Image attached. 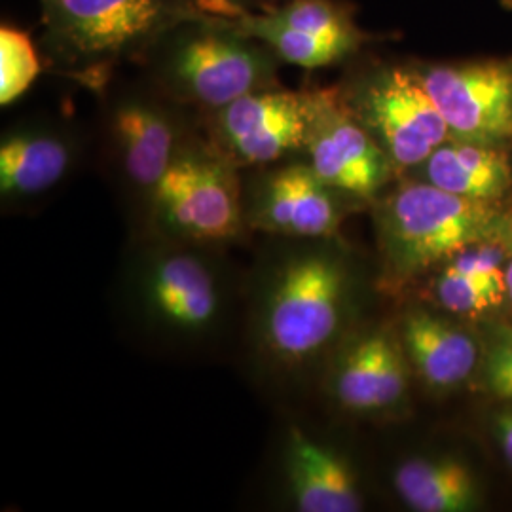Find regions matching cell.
I'll return each mask as SVG.
<instances>
[{
	"mask_svg": "<svg viewBox=\"0 0 512 512\" xmlns=\"http://www.w3.org/2000/svg\"><path fill=\"white\" fill-rule=\"evenodd\" d=\"M40 52L65 78L101 92L126 63H141L169 27L205 14L192 0H38Z\"/></svg>",
	"mask_w": 512,
	"mask_h": 512,
	"instance_id": "1",
	"label": "cell"
},
{
	"mask_svg": "<svg viewBox=\"0 0 512 512\" xmlns=\"http://www.w3.org/2000/svg\"><path fill=\"white\" fill-rule=\"evenodd\" d=\"M139 65L167 97L205 116L247 93L279 86L281 61L234 19L196 14L169 27Z\"/></svg>",
	"mask_w": 512,
	"mask_h": 512,
	"instance_id": "2",
	"label": "cell"
},
{
	"mask_svg": "<svg viewBox=\"0 0 512 512\" xmlns=\"http://www.w3.org/2000/svg\"><path fill=\"white\" fill-rule=\"evenodd\" d=\"M376 222L387 289H401L469 245L512 230L501 203L456 196L414 177L385 196Z\"/></svg>",
	"mask_w": 512,
	"mask_h": 512,
	"instance_id": "3",
	"label": "cell"
},
{
	"mask_svg": "<svg viewBox=\"0 0 512 512\" xmlns=\"http://www.w3.org/2000/svg\"><path fill=\"white\" fill-rule=\"evenodd\" d=\"M349 275L329 251H302L283 260L270 279L260 332L281 363L300 365L319 355L342 329Z\"/></svg>",
	"mask_w": 512,
	"mask_h": 512,
	"instance_id": "4",
	"label": "cell"
},
{
	"mask_svg": "<svg viewBox=\"0 0 512 512\" xmlns=\"http://www.w3.org/2000/svg\"><path fill=\"white\" fill-rule=\"evenodd\" d=\"M338 90L349 112L384 148L399 175L414 171L452 139L410 63H370L349 74Z\"/></svg>",
	"mask_w": 512,
	"mask_h": 512,
	"instance_id": "5",
	"label": "cell"
},
{
	"mask_svg": "<svg viewBox=\"0 0 512 512\" xmlns=\"http://www.w3.org/2000/svg\"><path fill=\"white\" fill-rule=\"evenodd\" d=\"M103 131L110 160L122 179L152 196L184 145L196 135L200 116L158 90L147 76L101 90Z\"/></svg>",
	"mask_w": 512,
	"mask_h": 512,
	"instance_id": "6",
	"label": "cell"
},
{
	"mask_svg": "<svg viewBox=\"0 0 512 512\" xmlns=\"http://www.w3.org/2000/svg\"><path fill=\"white\" fill-rule=\"evenodd\" d=\"M238 169L196 133L150 196L160 224L188 243L236 238L247 222Z\"/></svg>",
	"mask_w": 512,
	"mask_h": 512,
	"instance_id": "7",
	"label": "cell"
},
{
	"mask_svg": "<svg viewBox=\"0 0 512 512\" xmlns=\"http://www.w3.org/2000/svg\"><path fill=\"white\" fill-rule=\"evenodd\" d=\"M319 97L321 88L287 90L274 86L247 93L202 116L203 133L239 169L300 158Z\"/></svg>",
	"mask_w": 512,
	"mask_h": 512,
	"instance_id": "8",
	"label": "cell"
},
{
	"mask_svg": "<svg viewBox=\"0 0 512 512\" xmlns=\"http://www.w3.org/2000/svg\"><path fill=\"white\" fill-rule=\"evenodd\" d=\"M410 65L454 139L512 148V57Z\"/></svg>",
	"mask_w": 512,
	"mask_h": 512,
	"instance_id": "9",
	"label": "cell"
},
{
	"mask_svg": "<svg viewBox=\"0 0 512 512\" xmlns=\"http://www.w3.org/2000/svg\"><path fill=\"white\" fill-rule=\"evenodd\" d=\"M236 23L281 63L306 71L344 63L372 40L336 0H285L264 12L251 10Z\"/></svg>",
	"mask_w": 512,
	"mask_h": 512,
	"instance_id": "10",
	"label": "cell"
},
{
	"mask_svg": "<svg viewBox=\"0 0 512 512\" xmlns=\"http://www.w3.org/2000/svg\"><path fill=\"white\" fill-rule=\"evenodd\" d=\"M344 200L374 202L399 171L370 131L344 105L338 86L321 88L300 156Z\"/></svg>",
	"mask_w": 512,
	"mask_h": 512,
	"instance_id": "11",
	"label": "cell"
},
{
	"mask_svg": "<svg viewBox=\"0 0 512 512\" xmlns=\"http://www.w3.org/2000/svg\"><path fill=\"white\" fill-rule=\"evenodd\" d=\"M137 275V296L150 323L173 336H205L220 321L224 291L215 268L179 247L154 251Z\"/></svg>",
	"mask_w": 512,
	"mask_h": 512,
	"instance_id": "12",
	"label": "cell"
},
{
	"mask_svg": "<svg viewBox=\"0 0 512 512\" xmlns=\"http://www.w3.org/2000/svg\"><path fill=\"white\" fill-rule=\"evenodd\" d=\"M245 220L262 232L293 239H329L344 219V198L302 158L256 167Z\"/></svg>",
	"mask_w": 512,
	"mask_h": 512,
	"instance_id": "13",
	"label": "cell"
},
{
	"mask_svg": "<svg viewBox=\"0 0 512 512\" xmlns=\"http://www.w3.org/2000/svg\"><path fill=\"white\" fill-rule=\"evenodd\" d=\"M80 141L73 129L55 120L23 122L0 143V192L8 200L37 198L73 171Z\"/></svg>",
	"mask_w": 512,
	"mask_h": 512,
	"instance_id": "14",
	"label": "cell"
},
{
	"mask_svg": "<svg viewBox=\"0 0 512 512\" xmlns=\"http://www.w3.org/2000/svg\"><path fill=\"white\" fill-rule=\"evenodd\" d=\"M410 372L397 332L370 330L336 366L334 395L349 412L385 414L404 403Z\"/></svg>",
	"mask_w": 512,
	"mask_h": 512,
	"instance_id": "15",
	"label": "cell"
},
{
	"mask_svg": "<svg viewBox=\"0 0 512 512\" xmlns=\"http://www.w3.org/2000/svg\"><path fill=\"white\" fill-rule=\"evenodd\" d=\"M397 336L412 374L433 391L456 389L478 374L482 340L437 313L408 311Z\"/></svg>",
	"mask_w": 512,
	"mask_h": 512,
	"instance_id": "16",
	"label": "cell"
},
{
	"mask_svg": "<svg viewBox=\"0 0 512 512\" xmlns=\"http://www.w3.org/2000/svg\"><path fill=\"white\" fill-rule=\"evenodd\" d=\"M285 467L294 507L302 512L363 511L365 501L348 461L293 427Z\"/></svg>",
	"mask_w": 512,
	"mask_h": 512,
	"instance_id": "17",
	"label": "cell"
},
{
	"mask_svg": "<svg viewBox=\"0 0 512 512\" xmlns=\"http://www.w3.org/2000/svg\"><path fill=\"white\" fill-rule=\"evenodd\" d=\"M511 150L452 137L410 175L456 196L503 203L512 192Z\"/></svg>",
	"mask_w": 512,
	"mask_h": 512,
	"instance_id": "18",
	"label": "cell"
},
{
	"mask_svg": "<svg viewBox=\"0 0 512 512\" xmlns=\"http://www.w3.org/2000/svg\"><path fill=\"white\" fill-rule=\"evenodd\" d=\"M393 486L410 511L471 512L482 507L475 473L450 456L404 461L393 475Z\"/></svg>",
	"mask_w": 512,
	"mask_h": 512,
	"instance_id": "19",
	"label": "cell"
},
{
	"mask_svg": "<svg viewBox=\"0 0 512 512\" xmlns=\"http://www.w3.org/2000/svg\"><path fill=\"white\" fill-rule=\"evenodd\" d=\"M440 308L459 317H478L495 310L507 298L503 272H475L444 264L433 283Z\"/></svg>",
	"mask_w": 512,
	"mask_h": 512,
	"instance_id": "20",
	"label": "cell"
},
{
	"mask_svg": "<svg viewBox=\"0 0 512 512\" xmlns=\"http://www.w3.org/2000/svg\"><path fill=\"white\" fill-rule=\"evenodd\" d=\"M44 57L29 37L10 23L0 27V103L2 107L18 101L37 82Z\"/></svg>",
	"mask_w": 512,
	"mask_h": 512,
	"instance_id": "21",
	"label": "cell"
},
{
	"mask_svg": "<svg viewBox=\"0 0 512 512\" xmlns=\"http://www.w3.org/2000/svg\"><path fill=\"white\" fill-rule=\"evenodd\" d=\"M480 340V384L495 399L512 404V327L494 323Z\"/></svg>",
	"mask_w": 512,
	"mask_h": 512,
	"instance_id": "22",
	"label": "cell"
},
{
	"mask_svg": "<svg viewBox=\"0 0 512 512\" xmlns=\"http://www.w3.org/2000/svg\"><path fill=\"white\" fill-rule=\"evenodd\" d=\"M202 12L220 18L238 19L251 12L249 0H192Z\"/></svg>",
	"mask_w": 512,
	"mask_h": 512,
	"instance_id": "23",
	"label": "cell"
},
{
	"mask_svg": "<svg viewBox=\"0 0 512 512\" xmlns=\"http://www.w3.org/2000/svg\"><path fill=\"white\" fill-rule=\"evenodd\" d=\"M494 435L503 458L512 469V404L495 412Z\"/></svg>",
	"mask_w": 512,
	"mask_h": 512,
	"instance_id": "24",
	"label": "cell"
},
{
	"mask_svg": "<svg viewBox=\"0 0 512 512\" xmlns=\"http://www.w3.org/2000/svg\"><path fill=\"white\" fill-rule=\"evenodd\" d=\"M505 289H507V298L512 302V236H511V255L507 258V264H505Z\"/></svg>",
	"mask_w": 512,
	"mask_h": 512,
	"instance_id": "25",
	"label": "cell"
},
{
	"mask_svg": "<svg viewBox=\"0 0 512 512\" xmlns=\"http://www.w3.org/2000/svg\"><path fill=\"white\" fill-rule=\"evenodd\" d=\"M501 2H503L507 8H512V0H501Z\"/></svg>",
	"mask_w": 512,
	"mask_h": 512,
	"instance_id": "26",
	"label": "cell"
}]
</instances>
